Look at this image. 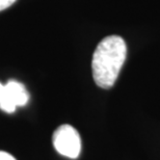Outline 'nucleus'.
Wrapping results in <instances>:
<instances>
[{"instance_id":"39448f33","label":"nucleus","mask_w":160,"mask_h":160,"mask_svg":"<svg viewBox=\"0 0 160 160\" xmlns=\"http://www.w3.org/2000/svg\"><path fill=\"white\" fill-rule=\"evenodd\" d=\"M17 0H0V12L12 6Z\"/></svg>"},{"instance_id":"f03ea898","label":"nucleus","mask_w":160,"mask_h":160,"mask_svg":"<svg viewBox=\"0 0 160 160\" xmlns=\"http://www.w3.org/2000/svg\"><path fill=\"white\" fill-rule=\"evenodd\" d=\"M53 146L60 155L76 159L81 152V139L78 131L71 125H62L54 131Z\"/></svg>"},{"instance_id":"20e7f679","label":"nucleus","mask_w":160,"mask_h":160,"mask_svg":"<svg viewBox=\"0 0 160 160\" xmlns=\"http://www.w3.org/2000/svg\"><path fill=\"white\" fill-rule=\"evenodd\" d=\"M16 108H17V106L12 103V101L9 98L5 84H2L0 82V109L3 110L4 112L12 113L15 112Z\"/></svg>"},{"instance_id":"423d86ee","label":"nucleus","mask_w":160,"mask_h":160,"mask_svg":"<svg viewBox=\"0 0 160 160\" xmlns=\"http://www.w3.org/2000/svg\"><path fill=\"white\" fill-rule=\"evenodd\" d=\"M0 160H17V159L8 152L0 151Z\"/></svg>"},{"instance_id":"7ed1b4c3","label":"nucleus","mask_w":160,"mask_h":160,"mask_svg":"<svg viewBox=\"0 0 160 160\" xmlns=\"http://www.w3.org/2000/svg\"><path fill=\"white\" fill-rule=\"evenodd\" d=\"M6 91L16 106H25L29 100V94L26 91L25 86L16 80H9L5 84Z\"/></svg>"},{"instance_id":"f257e3e1","label":"nucleus","mask_w":160,"mask_h":160,"mask_svg":"<svg viewBox=\"0 0 160 160\" xmlns=\"http://www.w3.org/2000/svg\"><path fill=\"white\" fill-rule=\"evenodd\" d=\"M127 56V46L123 38L109 36L96 48L92 60V76L96 84L102 88H112Z\"/></svg>"}]
</instances>
